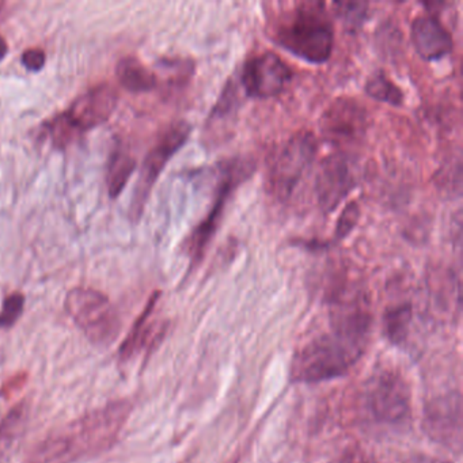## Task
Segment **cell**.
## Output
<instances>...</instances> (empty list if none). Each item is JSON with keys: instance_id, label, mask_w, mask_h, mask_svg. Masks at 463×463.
<instances>
[{"instance_id": "cell-1", "label": "cell", "mask_w": 463, "mask_h": 463, "mask_svg": "<svg viewBox=\"0 0 463 463\" xmlns=\"http://www.w3.org/2000/svg\"><path fill=\"white\" fill-rule=\"evenodd\" d=\"M332 330L306 344L292 360L294 383H319L348 373L364 354L371 314L363 294L346 292L333 300Z\"/></svg>"}, {"instance_id": "cell-2", "label": "cell", "mask_w": 463, "mask_h": 463, "mask_svg": "<svg viewBox=\"0 0 463 463\" xmlns=\"http://www.w3.org/2000/svg\"><path fill=\"white\" fill-rule=\"evenodd\" d=\"M131 411L128 400L94 409L37 441L25 463H77L102 454L118 443Z\"/></svg>"}, {"instance_id": "cell-3", "label": "cell", "mask_w": 463, "mask_h": 463, "mask_svg": "<svg viewBox=\"0 0 463 463\" xmlns=\"http://www.w3.org/2000/svg\"><path fill=\"white\" fill-rule=\"evenodd\" d=\"M275 39L281 48L307 63H326L332 56L335 32L325 5H298L276 26Z\"/></svg>"}, {"instance_id": "cell-4", "label": "cell", "mask_w": 463, "mask_h": 463, "mask_svg": "<svg viewBox=\"0 0 463 463\" xmlns=\"http://www.w3.org/2000/svg\"><path fill=\"white\" fill-rule=\"evenodd\" d=\"M64 308L86 337L99 346L118 338L120 319L109 298L94 288L75 287L67 294Z\"/></svg>"}, {"instance_id": "cell-5", "label": "cell", "mask_w": 463, "mask_h": 463, "mask_svg": "<svg viewBox=\"0 0 463 463\" xmlns=\"http://www.w3.org/2000/svg\"><path fill=\"white\" fill-rule=\"evenodd\" d=\"M318 151L316 135L300 131L292 135L273 156L268 172L269 191L279 202H287L299 185Z\"/></svg>"}, {"instance_id": "cell-6", "label": "cell", "mask_w": 463, "mask_h": 463, "mask_svg": "<svg viewBox=\"0 0 463 463\" xmlns=\"http://www.w3.org/2000/svg\"><path fill=\"white\" fill-rule=\"evenodd\" d=\"M221 180L216 189L215 200L213 207L208 211L204 221L197 224L188 240V254L191 260V268L196 267L204 259L211 241L218 232L219 224L223 218L227 203L232 197V192L250 177L253 166L246 159H232L221 165Z\"/></svg>"}, {"instance_id": "cell-7", "label": "cell", "mask_w": 463, "mask_h": 463, "mask_svg": "<svg viewBox=\"0 0 463 463\" xmlns=\"http://www.w3.org/2000/svg\"><path fill=\"white\" fill-rule=\"evenodd\" d=\"M192 128L185 121H177L173 123L164 134L159 137L150 153L146 156L143 162L140 177L137 180V188H135L134 199L131 203V218L134 221H139L147 204L151 191L156 185L161 173L166 167L167 162L177 154L180 148L184 147L186 140L189 139Z\"/></svg>"}, {"instance_id": "cell-8", "label": "cell", "mask_w": 463, "mask_h": 463, "mask_svg": "<svg viewBox=\"0 0 463 463\" xmlns=\"http://www.w3.org/2000/svg\"><path fill=\"white\" fill-rule=\"evenodd\" d=\"M365 400L368 411L382 424H401L411 414V392L398 373H383L373 376Z\"/></svg>"}, {"instance_id": "cell-9", "label": "cell", "mask_w": 463, "mask_h": 463, "mask_svg": "<svg viewBox=\"0 0 463 463\" xmlns=\"http://www.w3.org/2000/svg\"><path fill=\"white\" fill-rule=\"evenodd\" d=\"M425 435L459 454L462 449V398L459 392L439 395L427 402L422 414Z\"/></svg>"}, {"instance_id": "cell-10", "label": "cell", "mask_w": 463, "mask_h": 463, "mask_svg": "<svg viewBox=\"0 0 463 463\" xmlns=\"http://www.w3.org/2000/svg\"><path fill=\"white\" fill-rule=\"evenodd\" d=\"M364 108L352 99L340 97L322 115L319 127L324 139L335 147H348L362 142L367 131Z\"/></svg>"}, {"instance_id": "cell-11", "label": "cell", "mask_w": 463, "mask_h": 463, "mask_svg": "<svg viewBox=\"0 0 463 463\" xmlns=\"http://www.w3.org/2000/svg\"><path fill=\"white\" fill-rule=\"evenodd\" d=\"M292 80L289 67L273 52L253 56L241 72V83L250 99H268L286 90Z\"/></svg>"}, {"instance_id": "cell-12", "label": "cell", "mask_w": 463, "mask_h": 463, "mask_svg": "<svg viewBox=\"0 0 463 463\" xmlns=\"http://www.w3.org/2000/svg\"><path fill=\"white\" fill-rule=\"evenodd\" d=\"M356 186L354 164L344 153L326 156L316 177V196L322 213H330L346 199Z\"/></svg>"}, {"instance_id": "cell-13", "label": "cell", "mask_w": 463, "mask_h": 463, "mask_svg": "<svg viewBox=\"0 0 463 463\" xmlns=\"http://www.w3.org/2000/svg\"><path fill=\"white\" fill-rule=\"evenodd\" d=\"M118 104V93L109 83L94 86L63 112L72 128L82 135L109 120Z\"/></svg>"}, {"instance_id": "cell-14", "label": "cell", "mask_w": 463, "mask_h": 463, "mask_svg": "<svg viewBox=\"0 0 463 463\" xmlns=\"http://www.w3.org/2000/svg\"><path fill=\"white\" fill-rule=\"evenodd\" d=\"M161 292H154L146 305L134 326L129 330L123 344L118 348V356L120 364H127L131 360L137 359L140 354H148L151 349L161 341L165 333L164 325L159 324L156 318V305H158Z\"/></svg>"}, {"instance_id": "cell-15", "label": "cell", "mask_w": 463, "mask_h": 463, "mask_svg": "<svg viewBox=\"0 0 463 463\" xmlns=\"http://www.w3.org/2000/svg\"><path fill=\"white\" fill-rule=\"evenodd\" d=\"M411 37L417 55L425 61H440L451 53V34L430 12L413 21Z\"/></svg>"}, {"instance_id": "cell-16", "label": "cell", "mask_w": 463, "mask_h": 463, "mask_svg": "<svg viewBox=\"0 0 463 463\" xmlns=\"http://www.w3.org/2000/svg\"><path fill=\"white\" fill-rule=\"evenodd\" d=\"M116 77L129 93H148L158 86L156 75L135 56H126L118 61Z\"/></svg>"}, {"instance_id": "cell-17", "label": "cell", "mask_w": 463, "mask_h": 463, "mask_svg": "<svg viewBox=\"0 0 463 463\" xmlns=\"http://www.w3.org/2000/svg\"><path fill=\"white\" fill-rule=\"evenodd\" d=\"M29 416V402L26 400L15 403L6 416L0 420V459L9 454L17 443L25 428Z\"/></svg>"}, {"instance_id": "cell-18", "label": "cell", "mask_w": 463, "mask_h": 463, "mask_svg": "<svg viewBox=\"0 0 463 463\" xmlns=\"http://www.w3.org/2000/svg\"><path fill=\"white\" fill-rule=\"evenodd\" d=\"M135 169H137V161L127 151L116 150L110 156L107 175L108 194L110 199H118L120 196Z\"/></svg>"}, {"instance_id": "cell-19", "label": "cell", "mask_w": 463, "mask_h": 463, "mask_svg": "<svg viewBox=\"0 0 463 463\" xmlns=\"http://www.w3.org/2000/svg\"><path fill=\"white\" fill-rule=\"evenodd\" d=\"M411 321V306L409 303L386 308L383 314V333L392 344H402L408 337Z\"/></svg>"}, {"instance_id": "cell-20", "label": "cell", "mask_w": 463, "mask_h": 463, "mask_svg": "<svg viewBox=\"0 0 463 463\" xmlns=\"http://www.w3.org/2000/svg\"><path fill=\"white\" fill-rule=\"evenodd\" d=\"M365 94L375 101L384 102L392 107L403 104V93L397 85L392 82L382 71L373 72L364 86Z\"/></svg>"}, {"instance_id": "cell-21", "label": "cell", "mask_w": 463, "mask_h": 463, "mask_svg": "<svg viewBox=\"0 0 463 463\" xmlns=\"http://www.w3.org/2000/svg\"><path fill=\"white\" fill-rule=\"evenodd\" d=\"M333 7L345 28L351 29V31L360 28L367 18L368 5L363 4V2H359V4L356 2H335Z\"/></svg>"}, {"instance_id": "cell-22", "label": "cell", "mask_w": 463, "mask_h": 463, "mask_svg": "<svg viewBox=\"0 0 463 463\" xmlns=\"http://www.w3.org/2000/svg\"><path fill=\"white\" fill-rule=\"evenodd\" d=\"M45 128H47L48 134H50L53 146L58 148L69 147L71 143H74L80 137L72 128L71 124L67 121V118H64L63 113L53 118L50 123H47Z\"/></svg>"}, {"instance_id": "cell-23", "label": "cell", "mask_w": 463, "mask_h": 463, "mask_svg": "<svg viewBox=\"0 0 463 463\" xmlns=\"http://www.w3.org/2000/svg\"><path fill=\"white\" fill-rule=\"evenodd\" d=\"M24 308H25V295L21 292L7 295L0 310V330L12 329L23 317Z\"/></svg>"}, {"instance_id": "cell-24", "label": "cell", "mask_w": 463, "mask_h": 463, "mask_svg": "<svg viewBox=\"0 0 463 463\" xmlns=\"http://www.w3.org/2000/svg\"><path fill=\"white\" fill-rule=\"evenodd\" d=\"M360 221V207L356 202L349 203L343 213H341L340 218H338L337 224H335V241L340 242V241L345 240L354 227L357 226Z\"/></svg>"}, {"instance_id": "cell-25", "label": "cell", "mask_w": 463, "mask_h": 463, "mask_svg": "<svg viewBox=\"0 0 463 463\" xmlns=\"http://www.w3.org/2000/svg\"><path fill=\"white\" fill-rule=\"evenodd\" d=\"M28 381L29 373L26 371L15 373L0 386V397L6 401L12 400L15 394H18L26 386Z\"/></svg>"}, {"instance_id": "cell-26", "label": "cell", "mask_w": 463, "mask_h": 463, "mask_svg": "<svg viewBox=\"0 0 463 463\" xmlns=\"http://www.w3.org/2000/svg\"><path fill=\"white\" fill-rule=\"evenodd\" d=\"M21 61L28 71L39 72L44 69L45 63H47V55L40 48H29L23 53Z\"/></svg>"}, {"instance_id": "cell-27", "label": "cell", "mask_w": 463, "mask_h": 463, "mask_svg": "<svg viewBox=\"0 0 463 463\" xmlns=\"http://www.w3.org/2000/svg\"><path fill=\"white\" fill-rule=\"evenodd\" d=\"M403 463H449V460L439 459V458L430 457V455H413L408 458Z\"/></svg>"}, {"instance_id": "cell-28", "label": "cell", "mask_w": 463, "mask_h": 463, "mask_svg": "<svg viewBox=\"0 0 463 463\" xmlns=\"http://www.w3.org/2000/svg\"><path fill=\"white\" fill-rule=\"evenodd\" d=\"M7 52H9V47H7L6 40L0 36V61L6 58Z\"/></svg>"}, {"instance_id": "cell-29", "label": "cell", "mask_w": 463, "mask_h": 463, "mask_svg": "<svg viewBox=\"0 0 463 463\" xmlns=\"http://www.w3.org/2000/svg\"><path fill=\"white\" fill-rule=\"evenodd\" d=\"M360 463H363V462H360Z\"/></svg>"}]
</instances>
